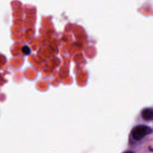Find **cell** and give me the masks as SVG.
<instances>
[{"instance_id": "6da1fadb", "label": "cell", "mask_w": 153, "mask_h": 153, "mask_svg": "<svg viewBox=\"0 0 153 153\" xmlns=\"http://www.w3.org/2000/svg\"><path fill=\"white\" fill-rule=\"evenodd\" d=\"M152 131V128L148 126L145 125H138L133 128L131 134L134 139L140 140L146 135L151 134Z\"/></svg>"}, {"instance_id": "7a4b0ae2", "label": "cell", "mask_w": 153, "mask_h": 153, "mask_svg": "<svg viewBox=\"0 0 153 153\" xmlns=\"http://www.w3.org/2000/svg\"><path fill=\"white\" fill-rule=\"evenodd\" d=\"M142 118L145 121H151L153 120V109L151 108L144 109L141 112Z\"/></svg>"}, {"instance_id": "3957f363", "label": "cell", "mask_w": 153, "mask_h": 153, "mask_svg": "<svg viewBox=\"0 0 153 153\" xmlns=\"http://www.w3.org/2000/svg\"><path fill=\"white\" fill-rule=\"evenodd\" d=\"M22 51L25 54H29L30 52V48L27 46H25L22 48Z\"/></svg>"}, {"instance_id": "277c9868", "label": "cell", "mask_w": 153, "mask_h": 153, "mask_svg": "<svg viewBox=\"0 0 153 153\" xmlns=\"http://www.w3.org/2000/svg\"><path fill=\"white\" fill-rule=\"evenodd\" d=\"M123 153H134V152L133 151H125V152H124Z\"/></svg>"}]
</instances>
